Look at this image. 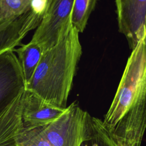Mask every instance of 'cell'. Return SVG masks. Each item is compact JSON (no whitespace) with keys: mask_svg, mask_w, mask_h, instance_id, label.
<instances>
[{"mask_svg":"<svg viewBox=\"0 0 146 146\" xmlns=\"http://www.w3.org/2000/svg\"><path fill=\"white\" fill-rule=\"evenodd\" d=\"M132 50L103 123L119 146H141L146 126V43Z\"/></svg>","mask_w":146,"mask_h":146,"instance_id":"6da1fadb","label":"cell"},{"mask_svg":"<svg viewBox=\"0 0 146 146\" xmlns=\"http://www.w3.org/2000/svg\"><path fill=\"white\" fill-rule=\"evenodd\" d=\"M79 33L72 27L55 46L45 51L26 89L46 103L64 109L82 54Z\"/></svg>","mask_w":146,"mask_h":146,"instance_id":"7a4b0ae2","label":"cell"},{"mask_svg":"<svg viewBox=\"0 0 146 146\" xmlns=\"http://www.w3.org/2000/svg\"><path fill=\"white\" fill-rule=\"evenodd\" d=\"M74 0H48L41 21L30 42L44 52L55 46L72 27L71 13Z\"/></svg>","mask_w":146,"mask_h":146,"instance_id":"3957f363","label":"cell"},{"mask_svg":"<svg viewBox=\"0 0 146 146\" xmlns=\"http://www.w3.org/2000/svg\"><path fill=\"white\" fill-rule=\"evenodd\" d=\"M86 113L74 102L56 119L42 126L51 146H79L83 138Z\"/></svg>","mask_w":146,"mask_h":146,"instance_id":"277c9868","label":"cell"},{"mask_svg":"<svg viewBox=\"0 0 146 146\" xmlns=\"http://www.w3.org/2000/svg\"><path fill=\"white\" fill-rule=\"evenodd\" d=\"M119 31L131 49L146 37V0H115Z\"/></svg>","mask_w":146,"mask_h":146,"instance_id":"5b68a950","label":"cell"},{"mask_svg":"<svg viewBox=\"0 0 146 146\" xmlns=\"http://www.w3.org/2000/svg\"><path fill=\"white\" fill-rule=\"evenodd\" d=\"M23 72L16 54L8 50L0 54V116L25 90Z\"/></svg>","mask_w":146,"mask_h":146,"instance_id":"8992f818","label":"cell"},{"mask_svg":"<svg viewBox=\"0 0 146 146\" xmlns=\"http://www.w3.org/2000/svg\"><path fill=\"white\" fill-rule=\"evenodd\" d=\"M42 18V15L31 9L0 25V54L21 46L23 39L30 31L37 27Z\"/></svg>","mask_w":146,"mask_h":146,"instance_id":"52a82bcc","label":"cell"},{"mask_svg":"<svg viewBox=\"0 0 146 146\" xmlns=\"http://www.w3.org/2000/svg\"><path fill=\"white\" fill-rule=\"evenodd\" d=\"M43 101L36 94L25 88L22 108L23 128L46 125L56 119L64 111Z\"/></svg>","mask_w":146,"mask_h":146,"instance_id":"ba28073f","label":"cell"},{"mask_svg":"<svg viewBox=\"0 0 146 146\" xmlns=\"http://www.w3.org/2000/svg\"><path fill=\"white\" fill-rule=\"evenodd\" d=\"M24 91L0 116V146H16L15 139L23 128L22 113Z\"/></svg>","mask_w":146,"mask_h":146,"instance_id":"9c48e42d","label":"cell"},{"mask_svg":"<svg viewBox=\"0 0 146 146\" xmlns=\"http://www.w3.org/2000/svg\"><path fill=\"white\" fill-rule=\"evenodd\" d=\"M79 146L119 145L104 127L103 121L87 112L83 138Z\"/></svg>","mask_w":146,"mask_h":146,"instance_id":"30bf717a","label":"cell"},{"mask_svg":"<svg viewBox=\"0 0 146 146\" xmlns=\"http://www.w3.org/2000/svg\"><path fill=\"white\" fill-rule=\"evenodd\" d=\"M13 51L17 54L26 87L34 74L43 52L37 44L30 41L27 44H22Z\"/></svg>","mask_w":146,"mask_h":146,"instance_id":"8fae6325","label":"cell"},{"mask_svg":"<svg viewBox=\"0 0 146 146\" xmlns=\"http://www.w3.org/2000/svg\"><path fill=\"white\" fill-rule=\"evenodd\" d=\"M98 1L74 0L71 13V23L79 33H83L85 30L89 17Z\"/></svg>","mask_w":146,"mask_h":146,"instance_id":"7c38bea8","label":"cell"},{"mask_svg":"<svg viewBox=\"0 0 146 146\" xmlns=\"http://www.w3.org/2000/svg\"><path fill=\"white\" fill-rule=\"evenodd\" d=\"M16 146H51L44 135L42 127L24 128L15 139Z\"/></svg>","mask_w":146,"mask_h":146,"instance_id":"4fadbf2b","label":"cell"},{"mask_svg":"<svg viewBox=\"0 0 146 146\" xmlns=\"http://www.w3.org/2000/svg\"><path fill=\"white\" fill-rule=\"evenodd\" d=\"M30 9L26 0H0V20L14 19Z\"/></svg>","mask_w":146,"mask_h":146,"instance_id":"5bb4252c","label":"cell"},{"mask_svg":"<svg viewBox=\"0 0 146 146\" xmlns=\"http://www.w3.org/2000/svg\"><path fill=\"white\" fill-rule=\"evenodd\" d=\"M30 5H31V3L33 2V1H41V2H48V0H26Z\"/></svg>","mask_w":146,"mask_h":146,"instance_id":"9a60e30c","label":"cell"},{"mask_svg":"<svg viewBox=\"0 0 146 146\" xmlns=\"http://www.w3.org/2000/svg\"><path fill=\"white\" fill-rule=\"evenodd\" d=\"M13 20V19H12ZM11 21V20H8V21H2V20H0V25H2L3 23H5V22H7V21Z\"/></svg>","mask_w":146,"mask_h":146,"instance_id":"2e32d148","label":"cell"}]
</instances>
